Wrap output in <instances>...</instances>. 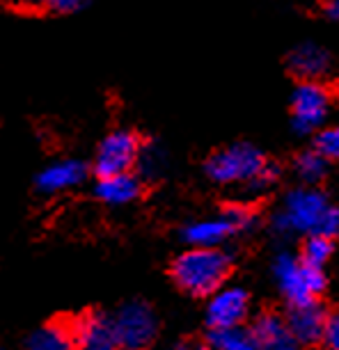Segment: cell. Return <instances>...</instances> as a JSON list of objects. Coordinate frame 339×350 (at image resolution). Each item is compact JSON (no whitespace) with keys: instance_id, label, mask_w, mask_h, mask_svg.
I'll list each match as a JSON object with an SVG mask.
<instances>
[{"instance_id":"1","label":"cell","mask_w":339,"mask_h":350,"mask_svg":"<svg viewBox=\"0 0 339 350\" xmlns=\"http://www.w3.org/2000/svg\"><path fill=\"white\" fill-rule=\"evenodd\" d=\"M273 227L280 234H321L335 239L339 236V206H332L321 190L296 188L284 197Z\"/></svg>"},{"instance_id":"2","label":"cell","mask_w":339,"mask_h":350,"mask_svg":"<svg viewBox=\"0 0 339 350\" xmlns=\"http://www.w3.org/2000/svg\"><path fill=\"white\" fill-rule=\"evenodd\" d=\"M231 273V256L223 247L188 245L172 261V280L184 293L209 298L227 282Z\"/></svg>"},{"instance_id":"3","label":"cell","mask_w":339,"mask_h":350,"mask_svg":"<svg viewBox=\"0 0 339 350\" xmlns=\"http://www.w3.org/2000/svg\"><path fill=\"white\" fill-rule=\"evenodd\" d=\"M266 158L252 144H229L218 149L204 163V174L218 186H248L266 167Z\"/></svg>"},{"instance_id":"4","label":"cell","mask_w":339,"mask_h":350,"mask_svg":"<svg viewBox=\"0 0 339 350\" xmlns=\"http://www.w3.org/2000/svg\"><path fill=\"white\" fill-rule=\"evenodd\" d=\"M255 213L245 204H231L218 215L192 220L181 229V239L188 245H204V247H223L236 234L252 229Z\"/></svg>"},{"instance_id":"5","label":"cell","mask_w":339,"mask_h":350,"mask_svg":"<svg viewBox=\"0 0 339 350\" xmlns=\"http://www.w3.org/2000/svg\"><path fill=\"white\" fill-rule=\"evenodd\" d=\"M273 277L277 288L284 295L289 305H303V302L318 300V295L325 288L323 268H314L305 263L301 256L294 254H277L273 263Z\"/></svg>"},{"instance_id":"6","label":"cell","mask_w":339,"mask_h":350,"mask_svg":"<svg viewBox=\"0 0 339 350\" xmlns=\"http://www.w3.org/2000/svg\"><path fill=\"white\" fill-rule=\"evenodd\" d=\"M332 112L330 90L318 81H303L291 96V120L298 133H316Z\"/></svg>"},{"instance_id":"7","label":"cell","mask_w":339,"mask_h":350,"mask_svg":"<svg viewBox=\"0 0 339 350\" xmlns=\"http://www.w3.org/2000/svg\"><path fill=\"white\" fill-rule=\"evenodd\" d=\"M112 325H115L117 348L140 350L154 343L158 334L156 314L151 312L145 302H126L112 314Z\"/></svg>"},{"instance_id":"8","label":"cell","mask_w":339,"mask_h":350,"mask_svg":"<svg viewBox=\"0 0 339 350\" xmlns=\"http://www.w3.org/2000/svg\"><path fill=\"white\" fill-rule=\"evenodd\" d=\"M140 149H142V142L133 131L117 129L99 142L95 161H92V170H95L97 176L131 172L138 165Z\"/></svg>"},{"instance_id":"9","label":"cell","mask_w":339,"mask_h":350,"mask_svg":"<svg viewBox=\"0 0 339 350\" xmlns=\"http://www.w3.org/2000/svg\"><path fill=\"white\" fill-rule=\"evenodd\" d=\"M248 314H250L248 291L241 286H231V284L229 286L223 284L221 288L209 295L204 321H207L209 327H231V325H243Z\"/></svg>"},{"instance_id":"10","label":"cell","mask_w":339,"mask_h":350,"mask_svg":"<svg viewBox=\"0 0 339 350\" xmlns=\"http://www.w3.org/2000/svg\"><path fill=\"white\" fill-rule=\"evenodd\" d=\"M88 172V163H83L81 158H60L39 170V174L35 176V188L42 195L66 193V190L83 186Z\"/></svg>"},{"instance_id":"11","label":"cell","mask_w":339,"mask_h":350,"mask_svg":"<svg viewBox=\"0 0 339 350\" xmlns=\"http://www.w3.org/2000/svg\"><path fill=\"white\" fill-rule=\"evenodd\" d=\"M76 348L83 350H115L117 336L112 325V314L85 312L71 323Z\"/></svg>"},{"instance_id":"12","label":"cell","mask_w":339,"mask_h":350,"mask_svg":"<svg viewBox=\"0 0 339 350\" xmlns=\"http://www.w3.org/2000/svg\"><path fill=\"white\" fill-rule=\"evenodd\" d=\"M287 323L298 346H314V343L323 341L328 314H325V309L318 300L303 302V305H289Z\"/></svg>"},{"instance_id":"13","label":"cell","mask_w":339,"mask_h":350,"mask_svg":"<svg viewBox=\"0 0 339 350\" xmlns=\"http://www.w3.org/2000/svg\"><path fill=\"white\" fill-rule=\"evenodd\" d=\"M252 346L255 348H266V350H291L296 348L298 343L294 339L289 329V323L284 316L266 312L259 314L252 325L248 327Z\"/></svg>"},{"instance_id":"14","label":"cell","mask_w":339,"mask_h":350,"mask_svg":"<svg viewBox=\"0 0 339 350\" xmlns=\"http://www.w3.org/2000/svg\"><path fill=\"white\" fill-rule=\"evenodd\" d=\"M95 195L99 202L108 206H126L142 195V179L133 172H119V174L97 176Z\"/></svg>"},{"instance_id":"15","label":"cell","mask_w":339,"mask_h":350,"mask_svg":"<svg viewBox=\"0 0 339 350\" xmlns=\"http://www.w3.org/2000/svg\"><path fill=\"white\" fill-rule=\"evenodd\" d=\"M330 67V57L318 44H301L289 53V69L301 81H318Z\"/></svg>"},{"instance_id":"16","label":"cell","mask_w":339,"mask_h":350,"mask_svg":"<svg viewBox=\"0 0 339 350\" xmlns=\"http://www.w3.org/2000/svg\"><path fill=\"white\" fill-rule=\"evenodd\" d=\"M25 348L30 350H69L76 348L71 325L64 323H46V325L32 329L25 339Z\"/></svg>"},{"instance_id":"17","label":"cell","mask_w":339,"mask_h":350,"mask_svg":"<svg viewBox=\"0 0 339 350\" xmlns=\"http://www.w3.org/2000/svg\"><path fill=\"white\" fill-rule=\"evenodd\" d=\"M207 343L216 350H252L250 332L243 325L231 327H209Z\"/></svg>"},{"instance_id":"18","label":"cell","mask_w":339,"mask_h":350,"mask_svg":"<svg viewBox=\"0 0 339 350\" xmlns=\"http://www.w3.org/2000/svg\"><path fill=\"white\" fill-rule=\"evenodd\" d=\"M328 158H325L321 151H303L301 156L294 161V172L296 176L305 183H318L328 174Z\"/></svg>"},{"instance_id":"19","label":"cell","mask_w":339,"mask_h":350,"mask_svg":"<svg viewBox=\"0 0 339 350\" xmlns=\"http://www.w3.org/2000/svg\"><path fill=\"white\" fill-rule=\"evenodd\" d=\"M301 259L314 268H323L332 256V239L321 234H307L301 245Z\"/></svg>"},{"instance_id":"20","label":"cell","mask_w":339,"mask_h":350,"mask_svg":"<svg viewBox=\"0 0 339 350\" xmlns=\"http://www.w3.org/2000/svg\"><path fill=\"white\" fill-rule=\"evenodd\" d=\"M165 167H168V156L161 147L156 144H149V147H142L140 149V156H138V170L145 179H156L161 176Z\"/></svg>"},{"instance_id":"21","label":"cell","mask_w":339,"mask_h":350,"mask_svg":"<svg viewBox=\"0 0 339 350\" xmlns=\"http://www.w3.org/2000/svg\"><path fill=\"white\" fill-rule=\"evenodd\" d=\"M314 144L328 161H339V122L325 124L323 129H318Z\"/></svg>"},{"instance_id":"22","label":"cell","mask_w":339,"mask_h":350,"mask_svg":"<svg viewBox=\"0 0 339 350\" xmlns=\"http://www.w3.org/2000/svg\"><path fill=\"white\" fill-rule=\"evenodd\" d=\"M35 5H42V8H49L53 12H60V14H71V12L83 10L90 0H30Z\"/></svg>"},{"instance_id":"23","label":"cell","mask_w":339,"mask_h":350,"mask_svg":"<svg viewBox=\"0 0 339 350\" xmlns=\"http://www.w3.org/2000/svg\"><path fill=\"white\" fill-rule=\"evenodd\" d=\"M323 343L332 350H339V314L328 316V325H325Z\"/></svg>"},{"instance_id":"24","label":"cell","mask_w":339,"mask_h":350,"mask_svg":"<svg viewBox=\"0 0 339 350\" xmlns=\"http://www.w3.org/2000/svg\"><path fill=\"white\" fill-rule=\"evenodd\" d=\"M325 14H328L332 21H339V0H330V3L325 5Z\"/></svg>"}]
</instances>
